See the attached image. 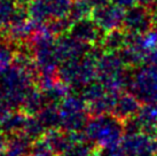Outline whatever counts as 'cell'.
<instances>
[{"instance_id":"1","label":"cell","mask_w":157,"mask_h":156,"mask_svg":"<svg viewBox=\"0 0 157 156\" xmlns=\"http://www.w3.org/2000/svg\"><path fill=\"white\" fill-rule=\"evenodd\" d=\"M38 75L12 64L0 76V96L9 109L21 108L23 101L33 88Z\"/></svg>"},{"instance_id":"2","label":"cell","mask_w":157,"mask_h":156,"mask_svg":"<svg viewBox=\"0 0 157 156\" xmlns=\"http://www.w3.org/2000/svg\"><path fill=\"white\" fill-rule=\"evenodd\" d=\"M96 63L98 60L88 51L87 54L79 60L61 62L57 69V78L69 87L82 90L85 85L96 79Z\"/></svg>"},{"instance_id":"3","label":"cell","mask_w":157,"mask_h":156,"mask_svg":"<svg viewBox=\"0 0 157 156\" xmlns=\"http://www.w3.org/2000/svg\"><path fill=\"white\" fill-rule=\"evenodd\" d=\"M128 88L141 102L150 103L157 96V65L139 67L131 76Z\"/></svg>"},{"instance_id":"4","label":"cell","mask_w":157,"mask_h":156,"mask_svg":"<svg viewBox=\"0 0 157 156\" xmlns=\"http://www.w3.org/2000/svg\"><path fill=\"white\" fill-rule=\"evenodd\" d=\"M72 0H33L28 6L30 18L37 24H46L54 18H68Z\"/></svg>"},{"instance_id":"5","label":"cell","mask_w":157,"mask_h":156,"mask_svg":"<svg viewBox=\"0 0 157 156\" xmlns=\"http://www.w3.org/2000/svg\"><path fill=\"white\" fill-rule=\"evenodd\" d=\"M155 25L151 10L142 6H133L125 12L123 29L133 35H144Z\"/></svg>"},{"instance_id":"6","label":"cell","mask_w":157,"mask_h":156,"mask_svg":"<svg viewBox=\"0 0 157 156\" xmlns=\"http://www.w3.org/2000/svg\"><path fill=\"white\" fill-rule=\"evenodd\" d=\"M124 16H125V9L118 7L113 2H109L103 6L93 8L91 18L105 33L123 26Z\"/></svg>"},{"instance_id":"7","label":"cell","mask_w":157,"mask_h":156,"mask_svg":"<svg viewBox=\"0 0 157 156\" xmlns=\"http://www.w3.org/2000/svg\"><path fill=\"white\" fill-rule=\"evenodd\" d=\"M92 46L77 40L70 35L59 36L55 43V49L59 62H64L70 60H79L84 57Z\"/></svg>"},{"instance_id":"8","label":"cell","mask_w":157,"mask_h":156,"mask_svg":"<svg viewBox=\"0 0 157 156\" xmlns=\"http://www.w3.org/2000/svg\"><path fill=\"white\" fill-rule=\"evenodd\" d=\"M68 33L77 40L87 45H94L98 43L100 44L101 39L105 35V32L98 26V24L92 18H86L72 22Z\"/></svg>"},{"instance_id":"9","label":"cell","mask_w":157,"mask_h":156,"mask_svg":"<svg viewBox=\"0 0 157 156\" xmlns=\"http://www.w3.org/2000/svg\"><path fill=\"white\" fill-rule=\"evenodd\" d=\"M141 101L132 92H122L117 98L113 109V116L119 119H127L138 115L141 108Z\"/></svg>"},{"instance_id":"10","label":"cell","mask_w":157,"mask_h":156,"mask_svg":"<svg viewBox=\"0 0 157 156\" xmlns=\"http://www.w3.org/2000/svg\"><path fill=\"white\" fill-rule=\"evenodd\" d=\"M127 45V32L125 30H116L105 32L100 41V46L105 52L118 53Z\"/></svg>"},{"instance_id":"11","label":"cell","mask_w":157,"mask_h":156,"mask_svg":"<svg viewBox=\"0 0 157 156\" xmlns=\"http://www.w3.org/2000/svg\"><path fill=\"white\" fill-rule=\"evenodd\" d=\"M40 90L44 94L46 104H59L69 94V86L60 80L59 78L49 86L40 88Z\"/></svg>"},{"instance_id":"12","label":"cell","mask_w":157,"mask_h":156,"mask_svg":"<svg viewBox=\"0 0 157 156\" xmlns=\"http://www.w3.org/2000/svg\"><path fill=\"white\" fill-rule=\"evenodd\" d=\"M45 106H46V100L41 90L38 91L33 87L24 99L21 108H22V111H24L26 115L33 116V115H38Z\"/></svg>"},{"instance_id":"13","label":"cell","mask_w":157,"mask_h":156,"mask_svg":"<svg viewBox=\"0 0 157 156\" xmlns=\"http://www.w3.org/2000/svg\"><path fill=\"white\" fill-rule=\"evenodd\" d=\"M136 123L144 127L153 129L157 125V106L154 103H144L140 108Z\"/></svg>"},{"instance_id":"14","label":"cell","mask_w":157,"mask_h":156,"mask_svg":"<svg viewBox=\"0 0 157 156\" xmlns=\"http://www.w3.org/2000/svg\"><path fill=\"white\" fill-rule=\"evenodd\" d=\"M93 7L87 0H72L68 18L71 22H76L86 18H91Z\"/></svg>"},{"instance_id":"15","label":"cell","mask_w":157,"mask_h":156,"mask_svg":"<svg viewBox=\"0 0 157 156\" xmlns=\"http://www.w3.org/2000/svg\"><path fill=\"white\" fill-rule=\"evenodd\" d=\"M17 48L14 47L12 40L8 38L0 39V65L6 69L13 64Z\"/></svg>"},{"instance_id":"16","label":"cell","mask_w":157,"mask_h":156,"mask_svg":"<svg viewBox=\"0 0 157 156\" xmlns=\"http://www.w3.org/2000/svg\"><path fill=\"white\" fill-rule=\"evenodd\" d=\"M38 117L44 125L55 126L61 123V115L59 110V104H46L41 111L38 114Z\"/></svg>"},{"instance_id":"17","label":"cell","mask_w":157,"mask_h":156,"mask_svg":"<svg viewBox=\"0 0 157 156\" xmlns=\"http://www.w3.org/2000/svg\"><path fill=\"white\" fill-rule=\"evenodd\" d=\"M16 7L15 0H0V32L7 29Z\"/></svg>"},{"instance_id":"18","label":"cell","mask_w":157,"mask_h":156,"mask_svg":"<svg viewBox=\"0 0 157 156\" xmlns=\"http://www.w3.org/2000/svg\"><path fill=\"white\" fill-rule=\"evenodd\" d=\"M111 2L118 7H121V8L127 10V9L132 8L133 6L136 5V0H111Z\"/></svg>"},{"instance_id":"19","label":"cell","mask_w":157,"mask_h":156,"mask_svg":"<svg viewBox=\"0 0 157 156\" xmlns=\"http://www.w3.org/2000/svg\"><path fill=\"white\" fill-rule=\"evenodd\" d=\"M136 4L146 7V8H153L154 6L157 4V0H136Z\"/></svg>"},{"instance_id":"20","label":"cell","mask_w":157,"mask_h":156,"mask_svg":"<svg viewBox=\"0 0 157 156\" xmlns=\"http://www.w3.org/2000/svg\"><path fill=\"white\" fill-rule=\"evenodd\" d=\"M146 62L149 63V64L157 65V48L155 49V51H153V52L147 57V61H146Z\"/></svg>"},{"instance_id":"21","label":"cell","mask_w":157,"mask_h":156,"mask_svg":"<svg viewBox=\"0 0 157 156\" xmlns=\"http://www.w3.org/2000/svg\"><path fill=\"white\" fill-rule=\"evenodd\" d=\"M88 2L91 4V6L93 8L95 7H99V6H103V5H107L111 2V0H87Z\"/></svg>"},{"instance_id":"22","label":"cell","mask_w":157,"mask_h":156,"mask_svg":"<svg viewBox=\"0 0 157 156\" xmlns=\"http://www.w3.org/2000/svg\"><path fill=\"white\" fill-rule=\"evenodd\" d=\"M9 108L7 107V104L5 103V101L2 100V98H1V96H0V116L2 115V114H5L6 111H8Z\"/></svg>"},{"instance_id":"23","label":"cell","mask_w":157,"mask_h":156,"mask_svg":"<svg viewBox=\"0 0 157 156\" xmlns=\"http://www.w3.org/2000/svg\"><path fill=\"white\" fill-rule=\"evenodd\" d=\"M32 1H33V0H15V2H16L18 6H23V7H28Z\"/></svg>"},{"instance_id":"24","label":"cell","mask_w":157,"mask_h":156,"mask_svg":"<svg viewBox=\"0 0 157 156\" xmlns=\"http://www.w3.org/2000/svg\"><path fill=\"white\" fill-rule=\"evenodd\" d=\"M151 10V14H153V18H154V21H155V24H157V4L154 6L153 8H150Z\"/></svg>"},{"instance_id":"25","label":"cell","mask_w":157,"mask_h":156,"mask_svg":"<svg viewBox=\"0 0 157 156\" xmlns=\"http://www.w3.org/2000/svg\"><path fill=\"white\" fill-rule=\"evenodd\" d=\"M156 25H157V24H156Z\"/></svg>"}]
</instances>
